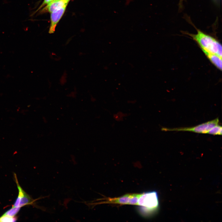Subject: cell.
Masks as SVG:
<instances>
[{
  "label": "cell",
  "mask_w": 222,
  "mask_h": 222,
  "mask_svg": "<svg viewBox=\"0 0 222 222\" xmlns=\"http://www.w3.org/2000/svg\"><path fill=\"white\" fill-rule=\"evenodd\" d=\"M196 34L186 33L199 46L202 51L216 54L222 57V46L213 37L196 29Z\"/></svg>",
  "instance_id": "6da1fadb"
},
{
  "label": "cell",
  "mask_w": 222,
  "mask_h": 222,
  "mask_svg": "<svg viewBox=\"0 0 222 222\" xmlns=\"http://www.w3.org/2000/svg\"><path fill=\"white\" fill-rule=\"evenodd\" d=\"M137 205L138 212L142 216L146 217L152 215L158 207L157 192L152 191L142 193Z\"/></svg>",
  "instance_id": "7a4b0ae2"
},
{
  "label": "cell",
  "mask_w": 222,
  "mask_h": 222,
  "mask_svg": "<svg viewBox=\"0 0 222 222\" xmlns=\"http://www.w3.org/2000/svg\"><path fill=\"white\" fill-rule=\"evenodd\" d=\"M218 118L202 123L191 127L167 128L163 127L162 130L164 131H189L199 134H208L209 131L213 127L219 124Z\"/></svg>",
  "instance_id": "3957f363"
},
{
  "label": "cell",
  "mask_w": 222,
  "mask_h": 222,
  "mask_svg": "<svg viewBox=\"0 0 222 222\" xmlns=\"http://www.w3.org/2000/svg\"><path fill=\"white\" fill-rule=\"evenodd\" d=\"M134 194H128L121 196L115 198H104L97 200L98 201L92 203V205L102 204L130 205V202Z\"/></svg>",
  "instance_id": "277c9868"
},
{
  "label": "cell",
  "mask_w": 222,
  "mask_h": 222,
  "mask_svg": "<svg viewBox=\"0 0 222 222\" xmlns=\"http://www.w3.org/2000/svg\"><path fill=\"white\" fill-rule=\"evenodd\" d=\"M66 6H64L59 10L51 13V24L49 31L50 33H52L54 32L56 25L64 14Z\"/></svg>",
  "instance_id": "5b68a950"
},
{
  "label": "cell",
  "mask_w": 222,
  "mask_h": 222,
  "mask_svg": "<svg viewBox=\"0 0 222 222\" xmlns=\"http://www.w3.org/2000/svg\"><path fill=\"white\" fill-rule=\"evenodd\" d=\"M70 0H54L48 4L43 9L42 11L47 10L52 13L61 8L64 6H67Z\"/></svg>",
  "instance_id": "8992f818"
},
{
  "label": "cell",
  "mask_w": 222,
  "mask_h": 222,
  "mask_svg": "<svg viewBox=\"0 0 222 222\" xmlns=\"http://www.w3.org/2000/svg\"><path fill=\"white\" fill-rule=\"evenodd\" d=\"M210 61L218 69L222 70V57L216 54L202 51Z\"/></svg>",
  "instance_id": "52a82bcc"
},
{
  "label": "cell",
  "mask_w": 222,
  "mask_h": 222,
  "mask_svg": "<svg viewBox=\"0 0 222 222\" xmlns=\"http://www.w3.org/2000/svg\"><path fill=\"white\" fill-rule=\"evenodd\" d=\"M35 200L33 199L25 191L21 198L19 207H22L28 205H35Z\"/></svg>",
  "instance_id": "ba28073f"
},
{
  "label": "cell",
  "mask_w": 222,
  "mask_h": 222,
  "mask_svg": "<svg viewBox=\"0 0 222 222\" xmlns=\"http://www.w3.org/2000/svg\"><path fill=\"white\" fill-rule=\"evenodd\" d=\"M14 176L15 182L16 183L18 189V197L12 207H19L21 198L23 196L25 191H24L19 185L18 180L16 175L15 173H14Z\"/></svg>",
  "instance_id": "9c48e42d"
},
{
  "label": "cell",
  "mask_w": 222,
  "mask_h": 222,
  "mask_svg": "<svg viewBox=\"0 0 222 222\" xmlns=\"http://www.w3.org/2000/svg\"><path fill=\"white\" fill-rule=\"evenodd\" d=\"M222 131V126L219 124L212 128L209 131L208 134L213 135H221Z\"/></svg>",
  "instance_id": "30bf717a"
},
{
  "label": "cell",
  "mask_w": 222,
  "mask_h": 222,
  "mask_svg": "<svg viewBox=\"0 0 222 222\" xmlns=\"http://www.w3.org/2000/svg\"><path fill=\"white\" fill-rule=\"evenodd\" d=\"M21 208L20 207H12L5 212L3 214L11 217L15 216L19 212Z\"/></svg>",
  "instance_id": "8fae6325"
},
{
  "label": "cell",
  "mask_w": 222,
  "mask_h": 222,
  "mask_svg": "<svg viewBox=\"0 0 222 222\" xmlns=\"http://www.w3.org/2000/svg\"><path fill=\"white\" fill-rule=\"evenodd\" d=\"M17 220V218L15 216L11 217L3 214L0 217V222H15Z\"/></svg>",
  "instance_id": "7c38bea8"
},
{
  "label": "cell",
  "mask_w": 222,
  "mask_h": 222,
  "mask_svg": "<svg viewBox=\"0 0 222 222\" xmlns=\"http://www.w3.org/2000/svg\"><path fill=\"white\" fill-rule=\"evenodd\" d=\"M53 0H44L43 3L41 5V6H40L39 7V8L38 9L41 8L44 5L48 4V3H50V2H51Z\"/></svg>",
  "instance_id": "4fadbf2b"
},
{
  "label": "cell",
  "mask_w": 222,
  "mask_h": 222,
  "mask_svg": "<svg viewBox=\"0 0 222 222\" xmlns=\"http://www.w3.org/2000/svg\"><path fill=\"white\" fill-rule=\"evenodd\" d=\"M184 0H180L179 2V7L180 9L182 7L183 3Z\"/></svg>",
  "instance_id": "5bb4252c"
}]
</instances>
